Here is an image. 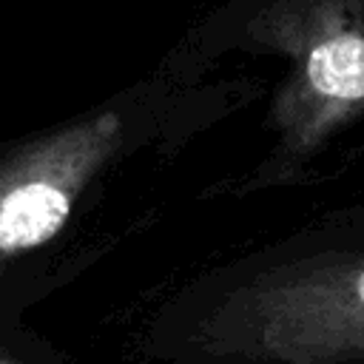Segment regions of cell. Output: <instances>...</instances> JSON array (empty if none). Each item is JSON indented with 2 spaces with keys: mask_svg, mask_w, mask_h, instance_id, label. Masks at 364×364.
Instances as JSON below:
<instances>
[{
  "mask_svg": "<svg viewBox=\"0 0 364 364\" xmlns=\"http://www.w3.org/2000/svg\"><path fill=\"white\" fill-rule=\"evenodd\" d=\"M304 80L327 105L364 102V34L333 31L318 37L304 57Z\"/></svg>",
  "mask_w": 364,
  "mask_h": 364,
  "instance_id": "cell-3",
  "label": "cell"
},
{
  "mask_svg": "<svg viewBox=\"0 0 364 364\" xmlns=\"http://www.w3.org/2000/svg\"><path fill=\"white\" fill-rule=\"evenodd\" d=\"M222 318L219 333L253 355L287 364L364 355V256L256 282L222 307Z\"/></svg>",
  "mask_w": 364,
  "mask_h": 364,
  "instance_id": "cell-1",
  "label": "cell"
},
{
  "mask_svg": "<svg viewBox=\"0 0 364 364\" xmlns=\"http://www.w3.org/2000/svg\"><path fill=\"white\" fill-rule=\"evenodd\" d=\"M122 142V117L100 111L31 139L0 162V267L48 245L80 193Z\"/></svg>",
  "mask_w": 364,
  "mask_h": 364,
  "instance_id": "cell-2",
  "label": "cell"
},
{
  "mask_svg": "<svg viewBox=\"0 0 364 364\" xmlns=\"http://www.w3.org/2000/svg\"><path fill=\"white\" fill-rule=\"evenodd\" d=\"M0 364H17V361H9V358H0Z\"/></svg>",
  "mask_w": 364,
  "mask_h": 364,
  "instance_id": "cell-4",
  "label": "cell"
}]
</instances>
